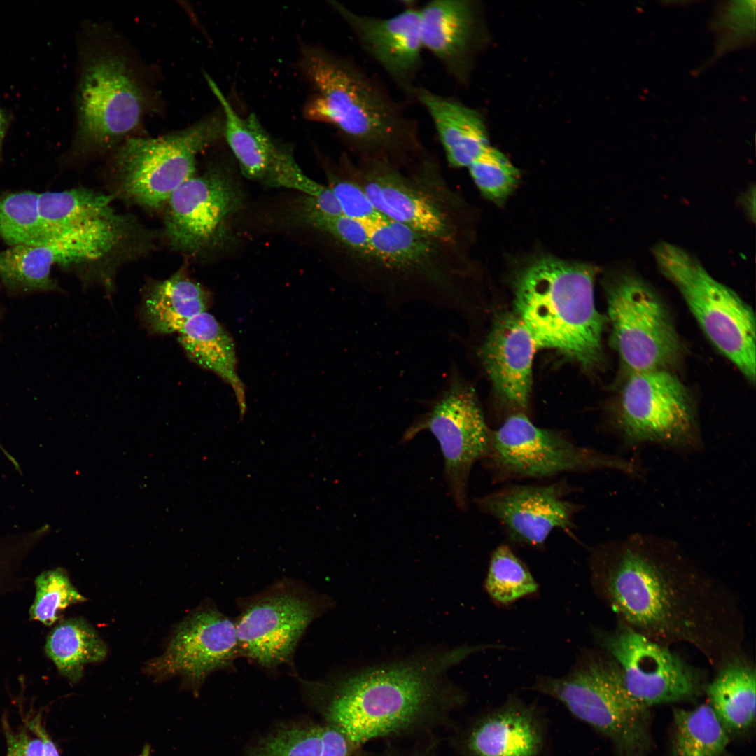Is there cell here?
<instances>
[{"mask_svg": "<svg viewBox=\"0 0 756 756\" xmlns=\"http://www.w3.org/2000/svg\"><path fill=\"white\" fill-rule=\"evenodd\" d=\"M242 204L241 191L218 169L193 176L167 201L165 230L171 244L188 253L218 245Z\"/></svg>", "mask_w": 756, "mask_h": 756, "instance_id": "18", "label": "cell"}, {"mask_svg": "<svg viewBox=\"0 0 756 756\" xmlns=\"http://www.w3.org/2000/svg\"><path fill=\"white\" fill-rule=\"evenodd\" d=\"M2 725L7 743L6 756H42L41 739L29 734L26 727L15 732L4 715L2 717Z\"/></svg>", "mask_w": 756, "mask_h": 756, "instance_id": "37", "label": "cell"}, {"mask_svg": "<svg viewBox=\"0 0 756 756\" xmlns=\"http://www.w3.org/2000/svg\"><path fill=\"white\" fill-rule=\"evenodd\" d=\"M330 606L290 580L272 584L241 606L234 622L240 656L267 670L290 664L307 628Z\"/></svg>", "mask_w": 756, "mask_h": 756, "instance_id": "15", "label": "cell"}, {"mask_svg": "<svg viewBox=\"0 0 756 756\" xmlns=\"http://www.w3.org/2000/svg\"><path fill=\"white\" fill-rule=\"evenodd\" d=\"M78 50L74 146L102 150L136 136L158 104L140 61L117 34L101 26L85 30Z\"/></svg>", "mask_w": 756, "mask_h": 756, "instance_id": "5", "label": "cell"}, {"mask_svg": "<svg viewBox=\"0 0 756 756\" xmlns=\"http://www.w3.org/2000/svg\"><path fill=\"white\" fill-rule=\"evenodd\" d=\"M178 333V342L188 357L232 387L243 417L246 411L245 387L237 374L235 345L228 332L206 312L189 320Z\"/></svg>", "mask_w": 756, "mask_h": 756, "instance_id": "26", "label": "cell"}, {"mask_svg": "<svg viewBox=\"0 0 756 756\" xmlns=\"http://www.w3.org/2000/svg\"><path fill=\"white\" fill-rule=\"evenodd\" d=\"M611 340L629 374L675 368L683 343L665 304L650 284L631 270L615 274L606 286Z\"/></svg>", "mask_w": 756, "mask_h": 756, "instance_id": "12", "label": "cell"}, {"mask_svg": "<svg viewBox=\"0 0 756 756\" xmlns=\"http://www.w3.org/2000/svg\"><path fill=\"white\" fill-rule=\"evenodd\" d=\"M414 102L428 113L452 167L468 169L490 146L484 120L474 108L420 85L414 92Z\"/></svg>", "mask_w": 756, "mask_h": 756, "instance_id": "25", "label": "cell"}, {"mask_svg": "<svg viewBox=\"0 0 756 756\" xmlns=\"http://www.w3.org/2000/svg\"><path fill=\"white\" fill-rule=\"evenodd\" d=\"M347 216L364 227L347 258L358 288L398 307L420 302L456 308L472 271L467 250L392 220L368 199Z\"/></svg>", "mask_w": 756, "mask_h": 756, "instance_id": "4", "label": "cell"}, {"mask_svg": "<svg viewBox=\"0 0 756 756\" xmlns=\"http://www.w3.org/2000/svg\"><path fill=\"white\" fill-rule=\"evenodd\" d=\"M35 596L29 620L52 626L69 606L86 601L73 585L67 571L57 567L41 572L34 580Z\"/></svg>", "mask_w": 756, "mask_h": 756, "instance_id": "36", "label": "cell"}, {"mask_svg": "<svg viewBox=\"0 0 756 756\" xmlns=\"http://www.w3.org/2000/svg\"><path fill=\"white\" fill-rule=\"evenodd\" d=\"M38 196L31 191L0 196V238L11 246L43 244L51 237L39 214Z\"/></svg>", "mask_w": 756, "mask_h": 756, "instance_id": "34", "label": "cell"}, {"mask_svg": "<svg viewBox=\"0 0 756 756\" xmlns=\"http://www.w3.org/2000/svg\"><path fill=\"white\" fill-rule=\"evenodd\" d=\"M755 689L754 668L739 659L721 666L707 694L709 705L727 731H744L755 723Z\"/></svg>", "mask_w": 756, "mask_h": 756, "instance_id": "29", "label": "cell"}, {"mask_svg": "<svg viewBox=\"0 0 756 756\" xmlns=\"http://www.w3.org/2000/svg\"><path fill=\"white\" fill-rule=\"evenodd\" d=\"M615 428L626 449L657 445L693 453L704 443L692 398L668 370L629 374L615 412Z\"/></svg>", "mask_w": 756, "mask_h": 756, "instance_id": "11", "label": "cell"}, {"mask_svg": "<svg viewBox=\"0 0 756 756\" xmlns=\"http://www.w3.org/2000/svg\"><path fill=\"white\" fill-rule=\"evenodd\" d=\"M44 652L61 676L76 683L83 676L84 666L103 661L108 650L86 620L70 617L60 620L50 630Z\"/></svg>", "mask_w": 756, "mask_h": 756, "instance_id": "28", "label": "cell"}, {"mask_svg": "<svg viewBox=\"0 0 756 756\" xmlns=\"http://www.w3.org/2000/svg\"><path fill=\"white\" fill-rule=\"evenodd\" d=\"M543 723L536 709L516 697L478 718L463 743L467 756H540Z\"/></svg>", "mask_w": 756, "mask_h": 756, "instance_id": "23", "label": "cell"}, {"mask_svg": "<svg viewBox=\"0 0 756 756\" xmlns=\"http://www.w3.org/2000/svg\"><path fill=\"white\" fill-rule=\"evenodd\" d=\"M424 50L429 52L454 79L464 78L476 35L472 3L434 0L420 7Z\"/></svg>", "mask_w": 756, "mask_h": 756, "instance_id": "24", "label": "cell"}, {"mask_svg": "<svg viewBox=\"0 0 756 756\" xmlns=\"http://www.w3.org/2000/svg\"><path fill=\"white\" fill-rule=\"evenodd\" d=\"M205 78L223 112V138L246 178L269 187L298 190L305 196L321 197L330 191L327 185L303 173L291 150L275 140L253 113L239 115L215 81L207 74Z\"/></svg>", "mask_w": 756, "mask_h": 756, "instance_id": "20", "label": "cell"}, {"mask_svg": "<svg viewBox=\"0 0 756 756\" xmlns=\"http://www.w3.org/2000/svg\"><path fill=\"white\" fill-rule=\"evenodd\" d=\"M484 585L489 596L505 606L531 595L538 589L528 568L507 545H500L493 550Z\"/></svg>", "mask_w": 756, "mask_h": 756, "instance_id": "35", "label": "cell"}, {"mask_svg": "<svg viewBox=\"0 0 756 756\" xmlns=\"http://www.w3.org/2000/svg\"><path fill=\"white\" fill-rule=\"evenodd\" d=\"M673 756H724L727 730L709 705L673 709Z\"/></svg>", "mask_w": 756, "mask_h": 756, "instance_id": "32", "label": "cell"}, {"mask_svg": "<svg viewBox=\"0 0 756 756\" xmlns=\"http://www.w3.org/2000/svg\"><path fill=\"white\" fill-rule=\"evenodd\" d=\"M55 264H60L59 259L50 240L40 245L11 246L0 251V279L10 289L54 290L50 272Z\"/></svg>", "mask_w": 756, "mask_h": 756, "instance_id": "33", "label": "cell"}, {"mask_svg": "<svg viewBox=\"0 0 756 756\" xmlns=\"http://www.w3.org/2000/svg\"><path fill=\"white\" fill-rule=\"evenodd\" d=\"M238 656L234 622L206 604L179 623L164 652L148 662L144 671L161 680L180 676L196 688L213 672L233 668Z\"/></svg>", "mask_w": 756, "mask_h": 756, "instance_id": "17", "label": "cell"}, {"mask_svg": "<svg viewBox=\"0 0 756 756\" xmlns=\"http://www.w3.org/2000/svg\"><path fill=\"white\" fill-rule=\"evenodd\" d=\"M489 645L425 651L407 658L312 683L325 701L327 723L355 747L400 734L426 722L461 694L447 672Z\"/></svg>", "mask_w": 756, "mask_h": 756, "instance_id": "2", "label": "cell"}, {"mask_svg": "<svg viewBox=\"0 0 756 756\" xmlns=\"http://www.w3.org/2000/svg\"><path fill=\"white\" fill-rule=\"evenodd\" d=\"M340 162L381 213L467 250L472 235V212L448 183L435 154L426 148L404 169L379 160H355L347 154Z\"/></svg>", "mask_w": 756, "mask_h": 756, "instance_id": "7", "label": "cell"}, {"mask_svg": "<svg viewBox=\"0 0 756 756\" xmlns=\"http://www.w3.org/2000/svg\"><path fill=\"white\" fill-rule=\"evenodd\" d=\"M211 304L210 293L182 272L151 284L145 292L141 317L152 332H178Z\"/></svg>", "mask_w": 756, "mask_h": 756, "instance_id": "27", "label": "cell"}, {"mask_svg": "<svg viewBox=\"0 0 756 756\" xmlns=\"http://www.w3.org/2000/svg\"><path fill=\"white\" fill-rule=\"evenodd\" d=\"M4 449H5V447L4 446V444H2V442L0 440V451H4Z\"/></svg>", "mask_w": 756, "mask_h": 756, "instance_id": "40", "label": "cell"}, {"mask_svg": "<svg viewBox=\"0 0 756 756\" xmlns=\"http://www.w3.org/2000/svg\"><path fill=\"white\" fill-rule=\"evenodd\" d=\"M297 66L312 90L304 117L335 129L354 160L404 169L426 148L417 122L353 58L303 44Z\"/></svg>", "mask_w": 756, "mask_h": 756, "instance_id": "3", "label": "cell"}, {"mask_svg": "<svg viewBox=\"0 0 756 756\" xmlns=\"http://www.w3.org/2000/svg\"><path fill=\"white\" fill-rule=\"evenodd\" d=\"M402 435L406 443L426 431L437 440L444 461L449 493L461 510L467 508L468 489L473 465L489 451L491 433L475 389L451 369L436 394L428 400Z\"/></svg>", "mask_w": 756, "mask_h": 756, "instance_id": "14", "label": "cell"}, {"mask_svg": "<svg viewBox=\"0 0 756 756\" xmlns=\"http://www.w3.org/2000/svg\"><path fill=\"white\" fill-rule=\"evenodd\" d=\"M534 689L561 703L576 718L608 737L627 756H640L649 745L647 710L626 694L619 666L611 657L580 656L561 678L544 677Z\"/></svg>", "mask_w": 756, "mask_h": 756, "instance_id": "9", "label": "cell"}, {"mask_svg": "<svg viewBox=\"0 0 756 756\" xmlns=\"http://www.w3.org/2000/svg\"><path fill=\"white\" fill-rule=\"evenodd\" d=\"M354 747L328 723L293 725L261 739L251 756H351Z\"/></svg>", "mask_w": 756, "mask_h": 756, "instance_id": "31", "label": "cell"}, {"mask_svg": "<svg viewBox=\"0 0 756 756\" xmlns=\"http://www.w3.org/2000/svg\"><path fill=\"white\" fill-rule=\"evenodd\" d=\"M22 719L27 729L41 739L43 745L42 756H59L55 743L43 726L41 713L23 715Z\"/></svg>", "mask_w": 756, "mask_h": 756, "instance_id": "38", "label": "cell"}, {"mask_svg": "<svg viewBox=\"0 0 756 756\" xmlns=\"http://www.w3.org/2000/svg\"><path fill=\"white\" fill-rule=\"evenodd\" d=\"M537 344L516 314L498 315L479 349L493 386L510 406L526 408L531 391Z\"/></svg>", "mask_w": 756, "mask_h": 756, "instance_id": "22", "label": "cell"}, {"mask_svg": "<svg viewBox=\"0 0 756 756\" xmlns=\"http://www.w3.org/2000/svg\"><path fill=\"white\" fill-rule=\"evenodd\" d=\"M659 270L678 290L706 336L750 383L755 382V317L733 290L691 254L666 241L652 248Z\"/></svg>", "mask_w": 756, "mask_h": 756, "instance_id": "8", "label": "cell"}, {"mask_svg": "<svg viewBox=\"0 0 756 756\" xmlns=\"http://www.w3.org/2000/svg\"><path fill=\"white\" fill-rule=\"evenodd\" d=\"M220 107L188 127L156 137L133 136L116 149L114 162L122 192L141 205L158 208L194 176L198 155L223 138Z\"/></svg>", "mask_w": 756, "mask_h": 756, "instance_id": "10", "label": "cell"}, {"mask_svg": "<svg viewBox=\"0 0 756 756\" xmlns=\"http://www.w3.org/2000/svg\"><path fill=\"white\" fill-rule=\"evenodd\" d=\"M590 565L594 587L625 624L664 645L689 643L713 664L735 658L733 604L671 542L634 534L594 548Z\"/></svg>", "mask_w": 756, "mask_h": 756, "instance_id": "1", "label": "cell"}, {"mask_svg": "<svg viewBox=\"0 0 756 756\" xmlns=\"http://www.w3.org/2000/svg\"><path fill=\"white\" fill-rule=\"evenodd\" d=\"M38 205L50 237L120 216L108 196L85 188L38 193Z\"/></svg>", "mask_w": 756, "mask_h": 756, "instance_id": "30", "label": "cell"}, {"mask_svg": "<svg viewBox=\"0 0 756 756\" xmlns=\"http://www.w3.org/2000/svg\"><path fill=\"white\" fill-rule=\"evenodd\" d=\"M10 123V116L8 112L6 111L0 106V156L2 150V146L8 130Z\"/></svg>", "mask_w": 756, "mask_h": 756, "instance_id": "39", "label": "cell"}, {"mask_svg": "<svg viewBox=\"0 0 756 756\" xmlns=\"http://www.w3.org/2000/svg\"><path fill=\"white\" fill-rule=\"evenodd\" d=\"M348 26L363 51L388 76L408 102H414L423 65L420 7L408 5L388 18L358 13L342 3L329 0Z\"/></svg>", "mask_w": 756, "mask_h": 756, "instance_id": "19", "label": "cell"}, {"mask_svg": "<svg viewBox=\"0 0 756 756\" xmlns=\"http://www.w3.org/2000/svg\"><path fill=\"white\" fill-rule=\"evenodd\" d=\"M566 482L548 485H511L474 500L482 512L503 527L508 539L535 548L542 547L554 529L573 536L575 515L581 506L565 498Z\"/></svg>", "mask_w": 756, "mask_h": 756, "instance_id": "21", "label": "cell"}, {"mask_svg": "<svg viewBox=\"0 0 756 756\" xmlns=\"http://www.w3.org/2000/svg\"><path fill=\"white\" fill-rule=\"evenodd\" d=\"M598 643L616 662L624 690L638 708L690 699L700 680L679 656L622 622L613 632H594Z\"/></svg>", "mask_w": 756, "mask_h": 756, "instance_id": "16", "label": "cell"}, {"mask_svg": "<svg viewBox=\"0 0 756 756\" xmlns=\"http://www.w3.org/2000/svg\"><path fill=\"white\" fill-rule=\"evenodd\" d=\"M598 268L550 255L533 258L514 275L515 314L538 347L555 349L585 368L603 358L606 317L596 309Z\"/></svg>", "mask_w": 756, "mask_h": 756, "instance_id": "6", "label": "cell"}, {"mask_svg": "<svg viewBox=\"0 0 756 756\" xmlns=\"http://www.w3.org/2000/svg\"><path fill=\"white\" fill-rule=\"evenodd\" d=\"M483 462L500 482L605 470L638 476L640 471L626 458L580 446L556 432L539 428L522 413L510 415L492 430Z\"/></svg>", "mask_w": 756, "mask_h": 756, "instance_id": "13", "label": "cell"}]
</instances>
